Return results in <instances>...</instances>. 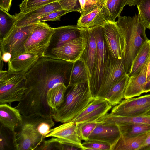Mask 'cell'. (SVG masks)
<instances>
[{
	"label": "cell",
	"mask_w": 150,
	"mask_h": 150,
	"mask_svg": "<svg viewBox=\"0 0 150 150\" xmlns=\"http://www.w3.org/2000/svg\"><path fill=\"white\" fill-rule=\"evenodd\" d=\"M73 63L47 57L40 58L25 73L27 88L17 108L26 116L50 117L53 110L48 105L49 90L61 83L69 85Z\"/></svg>",
	"instance_id": "obj_1"
},
{
	"label": "cell",
	"mask_w": 150,
	"mask_h": 150,
	"mask_svg": "<svg viewBox=\"0 0 150 150\" xmlns=\"http://www.w3.org/2000/svg\"><path fill=\"white\" fill-rule=\"evenodd\" d=\"M53 119L38 115H22L18 130L15 131L16 150H36L55 125Z\"/></svg>",
	"instance_id": "obj_2"
},
{
	"label": "cell",
	"mask_w": 150,
	"mask_h": 150,
	"mask_svg": "<svg viewBox=\"0 0 150 150\" xmlns=\"http://www.w3.org/2000/svg\"><path fill=\"white\" fill-rule=\"evenodd\" d=\"M125 38L126 56L124 59L126 74L129 75L132 62L142 45L148 39L146 28L138 14L120 16L116 21Z\"/></svg>",
	"instance_id": "obj_3"
},
{
	"label": "cell",
	"mask_w": 150,
	"mask_h": 150,
	"mask_svg": "<svg viewBox=\"0 0 150 150\" xmlns=\"http://www.w3.org/2000/svg\"><path fill=\"white\" fill-rule=\"evenodd\" d=\"M70 87L63 103L53 110L52 117L56 122L64 123L72 121L94 98L88 82L78 83Z\"/></svg>",
	"instance_id": "obj_4"
},
{
	"label": "cell",
	"mask_w": 150,
	"mask_h": 150,
	"mask_svg": "<svg viewBox=\"0 0 150 150\" xmlns=\"http://www.w3.org/2000/svg\"><path fill=\"white\" fill-rule=\"evenodd\" d=\"M26 88L25 73L0 69V104L19 102Z\"/></svg>",
	"instance_id": "obj_5"
},
{
	"label": "cell",
	"mask_w": 150,
	"mask_h": 150,
	"mask_svg": "<svg viewBox=\"0 0 150 150\" xmlns=\"http://www.w3.org/2000/svg\"><path fill=\"white\" fill-rule=\"evenodd\" d=\"M97 43L94 68L88 83L92 97L95 98L99 91L103 70L109 53L103 37L101 25L93 27Z\"/></svg>",
	"instance_id": "obj_6"
},
{
	"label": "cell",
	"mask_w": 150,
	"mask_h": 150,
	"mask_svg": "<svg viewBox=\"0 0 150 150\" xmlns=\"http://www.w3.org/2000/svg\"><path fill=\"white\" fill-rule=\"evenodd\" d=\"M101 26L109 55L113 59L124 60L126 52L125 39L116 21L109 20Z\"/></svg>",
	"instance_id": "obj_7"
},
{
	"label": "cell",
	"mask_w": 150,
	"mask_h": 150,
	"mask_svg": "<svg viewBox=\"0 0 150 150\" xmlns=\"http://www.w3.org/2000/svg\"><path fill=\"white\" fill-rule=\"evenodd\" d=\"M38 23L21 27L14 24L6 37L0 40V52H9L12 57L25 52L24 44Z\"/></svg>",
	"instance_id": "obj_8"
},
{
	"label": "cell",
	"mask_w": 150,
	"mask_h": 150,
	"mask_svg": "<svg viewBox=\"0 0 150 150\" xmlns=\"http://www.w3.org/2000/svg\"><path fill=\"white\" fill-rule=\"evenodd\" d=\"M54 32V28L45 21L38 22L24 44L25 52L35 53L39 58L44 57Z\"/></svg>",
	"instance_id": "obj_9"
},
{
	"label": "cell",
	"mask_w": 150,
	"mask_h": 150,
	"mask_svg": "<svg viewBox=\"0 0 150 150\" xmlns=\"http://www.w3.org/2000/svg\"><path fill=\"white\" fill-rule=\"evenodd\" d=\"M82 35L67 42L62 46L47 51L44 57L74 63L80 59L87 44L84 28Z\"/></svg>",
	"instance_id": "obj_10"
},
{
	"label": "cell",
	"mask_w": 150,
	"mask_h": 150,
	"mask_svg": "<svg viewBox=\"0 0 150 150\" xmlns=\"http://www.w3.org/2000/svg\"><path fill=\"white\" fill-rule=\"evenodd\" d=\"M126 74L124 59H115L109 54L103 70L100 86L96 98L105 99L112 86Z\"/></svg>",
	"instance_id": "obj_11"
},
{
	"label": "cell",
	"mask_w": 150,
	"mask_h": 150,
	"mask_svg": "<svg viewBox=\"0 0 150 150\" xmlns=\"http://www.w3.org/2000/svg\"><path fill=\"white\" fill-rule=\"evenodd\" d=\"M110 114L125 117L150 115V94L125 99L115 106Z\"/></svg>",
	"instance_id": "obj_12"
},
{
	"label": "cell",
	"mask_w": 150,
	"mask_h": 150,
	"mask_svg": "<svg viewBox=\"0 0 150 150\" xmlns=\"http://www.w3.org/2000/svg\"><path fill=\"white\" fill-rule=\"evenodd\" d=\"M80 13L76 25L79 28H89L100 26L110 20L103 3L92 5L81 11Z\"/></svg>",
	"instance_id": "obj_13"
},
{
	"label": "cell",
	"mask_w": 150,
	"mask_h": 150,
	"mask_svg": "<svg viewBox=\"0 0 150 150\" xmlns=\"http://www.w3.org/2000/svg\"><path fill=\"white\" fill-rule=\"evenodd\" d=\"M112 106L105 99L95 98L72 121L76 123L97 122L105 116Z\"/></svg>",
	"instance_id": "obj_14"
},
{
	"label": "cell",
	"mask_w": 150,
	"mask_h": 150,
	"mask_svg": "<svg viewBox=\"0 0 150 150\" xmlns=\"http://www.w3.org/2000/svg\"><path fill=\"white\" fill-rule=\"evenodd\" d=\"M97 122L88 140H96L107 143L111 146V150L121 136L118 126L112 123L100 121Z\"/></svg>",
	"instance_id": "obj_15"
},
{
	"label": "cell",
	"mask_w": 150,
	"mask_h": 150,
	"mask_svg": "<svg viewBox=\"0 0 150 150\" xmlns=\"http://www.w3.org/2000/svg\"><path fill=\"white\" fill-rule=\"evenodd\" d=\"M63 9L58 2H54L36 9L27 13L15 14V25L18 27L38 23L46 15L56 11Z\"/></svg>",
	"instance_id": "obj_16"
},
{
	"label": "cell",
	"mask_w": 150,
	"mask_h": 150,
	"mask_svg": "<svg viewBox=\"0 0 150 150\" xmlns=\"http://www.w3.org/2000/svg\"><path fill=\"white\" fill-rule=\"evenodd\" d=\"M52 137L58 138L82 149L81 140L78 133L76 124L74 122L71 121L64 123L52 129L46 138Z\"/></svg>",
	"instance_id": "obj_17"
},
{
	"label": "cell",
	"mask_w": 150,
	"mask_h": 150,
	"mask_svg": "<svg viewBox=\"0 0 150 150\" xmlns=\"http://www.w3.org/2000/svg\"><path fill=\"white\" fill-rule=\"evenodd\" d=\"M54 30L47 51L60 47L82 35L81 28L76 25L62 26L54 28Z\"/></svg>",
	"instance_id": "obj_18"
},
{
	"label": "cell",
	"mask_w": 150,
	"mask_h": 150,
	"mask_svg": "<svg viewBox=\"0 0 150 150\" xmlns=\"http://www.w3.org/2000/svg\"><path fill=\"white\" fill-rule=\"evenodd\" d=\"M84 29L87 38V44L81 58L84 62L87 68L89 80L92 76L94 68L97 43L93 28Z\"/></svg>",
	"instance_id": "obj_19"
},
{
	"label": "cell",
	"mask_w": 150,
	"mask_h": 150,
	"mask_svg": "<svg viewBox=\"0 0 150 150\" xmlns=\"http://www.w3.org/2000/svg\"><path fill=\"white\" fill-rule=\"evenodd\" d=\"M150 59L138 74L129 77L125 91V99L139 96L144 93L145 87L147 82V69Z\"/></svg>",
	"instance_id": "obj_20"
},
{
	"label": "cell",
	"mask_w": 150,
	"mask_h": 150,
	"mask_svg": "<svg viewBox=\"0 0 150 150\" xmlns=\"http://www.w3.org/2000/svg\"><path fill=\"white\" fill-rule=\"evenodd\" d=\"M39 58L37 54L26 52L12 57L8 62V70L13 72L25 73Z\"/></svg>",
	"instance_id": "obj_21"
},
{
	"label": "cell",
	"mask_w": 150,
	"mask_h": 150,
	"mask_svg": "<svg viewBox=\"0 0 150 150\" xmlns=\"http://www.w3.org/2000/svg\"><path fill=\"white\" fill-rule=\"evenodd\" d=\"M22 115L15 107L7 103L0 104V124L13 131L21 124Z\"/></svg>",
	"instance_id": "obj_22"
},
{
	"label": "cell",
	"mask_w": 150,
	"mask_h": 150,
	"mask_svg": "<svg viewBox=\"0 0 150 150\" xmlns=\"http://www.w3.org/2000/svg\"><path fill=\"white\" fill-rule=\"evenodd\" d=\"M129 76L126 74L118 81L107 93L105 99L112 106L119 104L124 98L125 93Z\"/></svg>",
	"instance_id": "obj_23"
},
{
	"label": "cell",
	"mask_w": 150,
	"mask_h": 150,
	"mask_svg": "<svg viewBox=\"0 0 150 150\" xmlns=\"http://www.w3.org/2000/svg\"><path fill=\"white\" fill-rule=\"evenodd\" d=\"M150 58V40L148 39L141 47L132 62L129 77L138 74Z\"/></svg>",
	"instance_id": "obj_24"
},
{
	"label": "cell",
	"mask_w": 150,
	"mask_h": 150,
	"mask_svg": "<svg viewBox=\"0 0 150 150\" xmlns=\"http://www.w3.org/2000/svg\"><path fill=\"white\" fill-rule=\"evenodd\" d=\"M148 132L133 137H124L121 136L111 150H139Z\"/></svg>",
	"instance_id": "obj_25"
},
{
	"label": "cell",
	"mask_w": 150,
	"mask_h": 150,
	"mask_svg": "<svg viewBox=\"0 0 150 150\" xmlns=\"http://www.w3.org/2000/svg\"><path fill=\"white\" fill-rule=\"evenodd\" d=\"M88 79L87 68L84 62L80 58L73 63L67 88L78 83H88Z\"/></svg>",
	"instance_id": "obj_26"
},
{
	"label": "cell",
	"mask_w": 150,
	"mask_h": 150,
	"mask_svg": "<svg viewBox=\"0 0 150 150\" xmlns=\"http://www.w3.org/2000/svg\"><path fill=\"white\" fill-rule=\"evenodd\" d=\"M67 89L64 84L61 83L48 91L47 95V102L53 110L59 108L64 101Z\"/></svg>",
	"instance_id": "obj_27"
},
{
	"label": "cell",
	"mask_w": 150,
	"mask_h": 150,
	"mask_svg": "<svg viewBox=\"0 0 150 150\" xmlns=\"http://www.w3.org/2000/svg\"><path fill=\"white\" fill-rule=\"evenodd\" d=\"M98 121L112 123L117 125L128 123L150 125V115L125 117L115 116L110 113H107Z\"/></svg>",
	"instance_id": "obj_28"
},
{
	"label": "cell",
	"mask_w": 150,
	"mask_h": 150,
	"mask_svg": "<svg viewBox=\"0 0 150 150\" xmlns=\"http://www.w3.org/2000/svg\"><path fill=\"white\" fill-rule=\"evenodd\" d=\"M117 125L124 137H135L150 131V125L147 124L128 123Z\"/></svg>",
	"instance_id": "obj_29"
},
{
	"label": "cell",
	"mask_w": 150,
	"mask_h": 150,
	"mask_svg": "<svg viewBox=\"0 0 150 150\" xmlns=\"http://www.w3.org/2000/svg\"><path fill=\"white\" fill-rule=\"evenodd\" d=\"M16 150L15 132L0 124V150Z\"/></svg>",
	"instance_id": "obj_30"
},
{
	"label": "cell",
	"mask_w": 150,
	"mask_h": 150,
	"mask_svg": "<svg viewBox=\"0 0 150 150\" xmlns=\"http://www.w3.org/2000/svg\"><path fill=\"white\" fill-rule=\"evenodd\" d=\"M126 2V0H104L103 5L110 21H115L117 18L121 16Z\"/></svg>",
	"instance_id": "obj_31"
},
{
	"label": "cell",
	"mask_w": 150,
	"mask_h": 150,
	"mask_svg": "<svg viewBox=\"0 0 150 150\" xmlns=\"http://www.w3.org/2000/svg\"><path fill=\"white\" fill-rule=\"evenodd\" d=\"M14 15L0 8V40L6 37L15 24Z\"/></svg>",
	"instance_id": "obj_32"
},
{
	"label": "cell",
	"mask_w": 150,
	"mask_h": 150,
	"mask_svg": "<svg viewBox=\"0 0 150 150\" xmlns=\"http://www.w3.org/2000/svg\"><path fill=\"white\" fill-rule=\"evenodd\" d=\"M59 0H23L19 5L20 14L27 13L50 3Z\"/></svg>",
	"instance_id": "obj_33"
},
{
	"label": "cell",
	"mask_w": 150,
	"mask_h": 150,
	"mask_svg": "<svg viewBox=\"0 0 150 150\" xmlns=\"http://www.w3.org/2000/svg\"><path fill=\"white\" fill-rule=\"evenodd\" d=\"M138 15L146 29L150 24V0H141L137 5Z\"/></svg>",
	"instance_id": "obj_34"
},
{
	"label": "cell",
	"mask_w": 150,
	"mask_h": 150,
	"mask_svg": "<svg viewBox=\"0 0 150 150\" xmlns=\"http://www.w3.org/2000/svg\"><path fill=\"white\" fill-rule=\"evenodd\" d=\"M97 122H84L76 123L78 133L81 140H88L89 137L97 125Z\"/></svg>",
	"instance_id": "obj_35"
},
{
	"label": "cell",
	"mask_w": 150,
	"mask_h": 150,
	"mask_svg": "<svg viewBox=\"0 0 150 150\" xmlns=\"http://www.w3.org/2000/svg\"><path fill=\"white\" fill-rule=\"evenodd\" d=\"M83 150H111V146L106 143L96 140H88L82 143Z\"/></svg>",
	"instance_id": "obj_36"
},
{
	"label": "cell",
	"mask_w": 150,
	"mask_h": 150,
	"mask_svg": "<svg viewBox=\"0 0 150 150\" xmlns=\"http://www.w3.org/2000/svg\"><path fill=\"white\" fill-rule=\"evenodd\" d=\"M58 2L63 9L79 13L81 10L79 0H59Z\"/></svg>",
	"instance_id": "obj_37"
},
{
	"label": "cell",
	"mask_w": 150,
	"mask_h": 150,
	"mask_svg": "<svg viewBox=\"0 0 150 150\" xmlns=\"http://www.w3.org/2000/svg\"><path fill=\"white\" fill-rule=\"evenodd\" d=\"M70 12V11L63 9L54 11L42 17L40 22H45L47 21H60L62 16Z\"/></svg>",
	"instance_id": "obj_38"
},
{
	"label": "cell",
	"mask_w": 150,
	"mask_h": 150,
	"mask_svg": "<svg viewBox=\"0 0 150 150\" xmlns=\"http://www.w3.org/2000/svg\"><path fill=\"white\" fill-rule=\"evenodd\" d=\"M12 0H0V8L8 12L12 5Z\"/></svg>",
	"instance_id": "obj_39"
},
{
	"label": "cell",
	"mask_w": 150,
	"mask_h": 150,
	"mask_svg": "<svg viewBox=\"0 0 150 150\" xmlns=\"http://www.w3.org/2000/svg\"><path fill=\"white\" fill-rule=\"evenodd\" d=\"M139 150H150V131L148 132L146 137Z\"/></svg>",
	"instance_id": "obj_40"
},
{
	"label": "cell",
	"mask_w": 150,
	"mask_h": 150,
	"mask_svg": "<svg viewBox=\"0 0 150 150\" xmlns=\"http://www.w3.org/2000/svg\"><path fill=\"white\" fill-rule=\"evenodd\" d=\"M12 55L8 52L1 53L0 52V59L5 62H8L11 60Z\"/></svg>",
	"instance_id": "obj_41"
},
{
	"label": "cell",
	"mask_w": 150,
	"mask_h": 150,
	"mask_svg": "<svg viewBox=\"0 0 150 150\" xmlns=\"http://www.w3.org/2000/svg\"><path fill=\"white\" fill-rule=\"evenodd\" d=\"M102 4L99 0H86V8L93 5Z\"/></svg>",
	"instance_id": "obj_42"
},
{
	"label": "cell",
	"mask_w": 150,
	"mask_h": 150,
	"mask_svg": "<svg viewBox=\"0 0 150 150\" xmlns=\"http://www.w3.org/2000/svg\"><path fill=\"white\" fill-rule=\"evenodd\" d=\"M141 0H126V5L129 6H137Z\"/></svg>",
	"instance_id": "obj_43"
},
{
	"label": "cell",
	"mask_w": 150,
	"mask_h": 150,
	"mask_svg": "<svg viewBox=\"0 0 150 150\" xmlns=\"http://www.w3.org/2000/svg\"><path fill=\"white\" fill-rule=\"evenodd\" d=\"M147 82L150 80V59L146 71Z\"/></svg>",
	"instance_id": "obj_44"
},
{
	"label": "cell",
	"mask_w": 150,
	"mask_h": 150,
	"mask_svg": "<svg viewBox=\"0 0 150 150\" xmlns=\"http://www.w3.org/2000/svg\"><path fill=\"white\" fill-rule=\"evenodd\" d=\"M79 1L81 8V11L84 10L86 8V0H79Z\"/></svg>",
	"instance_id": "obj_45"
},
{
	"label": "cell",
	"mask_w": 150,
	"mask_h": 150,
	"mask_svg": "<svg viewBox=\"0 0 150 150\" xmlns=\"http://www.w3.org/2000/svg\"><path fill=\"white\" fill-rule=\"evenodd\" d=\"M150 92V80L146 83L144 88V93Z\"/></svg>",
	"instance_id": "obj_46"
},
{
	"label": "cell",
	"mask_w": 150,
	"mask_h": 150,
	"mask_svg": "<svg viewBox=\"0 0 150 150\" xmlns=\"http://www.w3.org/2000/svg\"><path fill=\"white\" fill-rule=\"evenodd\" d=\"M99 1L102 4L103 3L104 0H99Z\"/></svg>",
	"instance_id": "obj_47"
},
{
	"label": "cell",
	"mask_w": 150,
	"mask_h": 150,
	"mask_svg": "<svg viewBox=\"0 0 150 150\" xmlns=\"http://www.w3.org/2000/svg\"><path fill=\"white\" fill-rule=\"evenodd\" d=\"M149 30H150V25H149Z\"/></svg>",
	"instance_id": "obj_48"
}]
</instances>
